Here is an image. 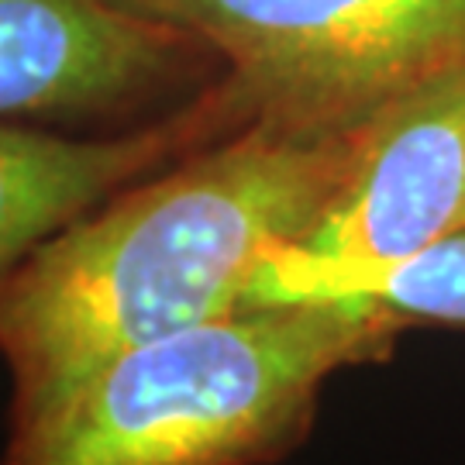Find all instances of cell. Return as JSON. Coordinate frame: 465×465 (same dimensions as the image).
Instances as JSON below:
<instances>
[{
    "label": "cell",
    "mask_w": 465,
    "mask_h": 465,
    "mask_svg": "<svg viewBox=\"0 0 465 465\" xmlns=\"http://www.w3.org/2000/svg\"><path fill=\"white\" fill-rule=\"evenodd\" d=\"M362 128L252 117L38 245L0 280L11 411L114 351L242 307L269 252L300 242L345 183Z\"/></svg>",
    "instance_id": "cell-1"
},
{
    "label": "cell",
    "mask_w": 465,
    "mask_h": 465,
    "mask_svg": "<svg viewBox=\"0 0 465 465\" xmlns=\"http://www.w3.org/2000/svg\"><path fill=\"white\" fill-rule=\"evenodd\" d=\"M403 328L366 303H242L15 407L0 465H272L307 441L324 382Z\"/></svg>",
    "instance_id": "cell-2"
},
{
    "label": "cell",
    "mask_w": 465,
    "mask_h": 465,
    "mask_svg": "<svg viewBox=\"0 0 465 465\" xmlns=\"http://www.w3.org/2000/svg\"><path fill=\"white\" fill-rule=\"evenodd\" d=\"M193 35L252 117L355 128L465 63V0H114Z\"/></svg>",
    "instance_id": "cell-3"
},
{
    "label": "cell",
    "mask_w": 465,
    "mask_h": 465,
    "mask_svg": "<svg viewBox=\"0 0 465 465\" xmlns=\"http://www.w3.org/2000/svg\"><path fill=\"white\" fill-rule=\"evenodd\" d=\"M203 55L193 35L114 0H0V121L94 128L152 104Z\"/></svg>",
    "instance_id": "cell-4"
},
{
    "label": "cell",
    "mask_w": 465,
    "mask_h": 465,
    "mask_svg": "<svg viewBox=\"0 0 465 465\" xmlns=\"http://www.w3.org/2000/svg\"><path fill=\"white\" fill-rule=\"evenodd\" d=\"M465 228V63L366 121L345 183L290 249L311 259H393Z\"/></svg>",
    "instance_id": "cell-5"
},
{
    "label": "cell",
    "mask_w": 465,
    "mask_h": 465,
    "mask_svg": "<svg viewBox=\"0 0 465 465\" xmlns=\"http://www.w3.org/2000/svg\"><path fill=\"white\" fill-rule=\"evenodd\" d=\"M249 121V104L228 76L180 111L117 134L0 121V280L121 186Z\"/></svg>",
    "instance_id": "cell-6"
},
{
    "label": "cell",
    "mask_w": 465,
    "mask_h": 465,
    "mask_svg": "<svg viewBox=\"0 0 465 465\" xmlns=\"http://www.w3.org/2000/svg\"><path fill=\"white\" fill-rule=\"evenodd\" d=\"M341 300L366 303L403 324L434 321L465 328V228L393 259H311L290 245L266 255L245 303Z\"/></svg>",
    "instance_id": "cell-7"
}]
</instances>
